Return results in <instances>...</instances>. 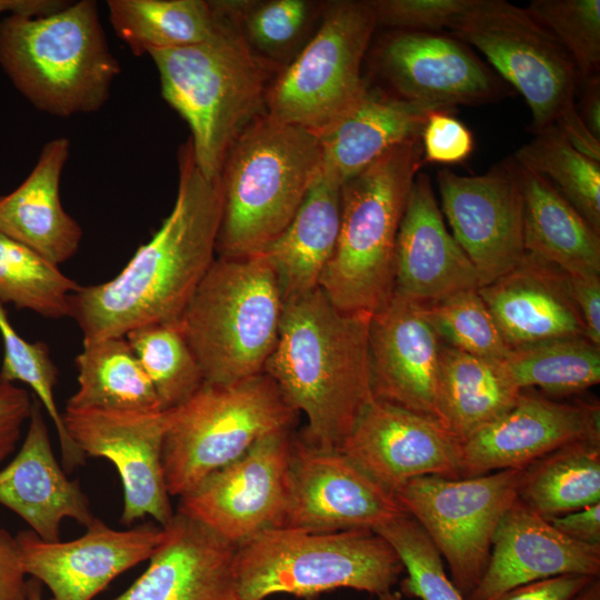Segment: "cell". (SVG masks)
Listing matches in <instances>:
<instances>
[{
	"mask_svg": "<svg viewBox=\"0 0 600 600\" xmlns=\"http://www.w3.org/2000/svg\"><path fill=\"white\" fill-rule=\"evenodd\" d=\"M178 160L177 198L159 230L113 279L80 287L71 296L70 318L82 332V343L179 320L214 261L222 214L220 176L202 174L189 140Z\"/></svg>",
	"mask_w": 600,
	"mask_h": 600,
	"instance_id": "6da1fadb",
	"label": "cell"
},
{
	"mask_svg": "<svg viewBox=\"0 0 600 600\" xmlns=\"http://www.w3.org/2000/svg\"><path fill=\"white\" fill-rule=\"evenodd\" d=\"M370 318L339 310L319 287L283 302L263 372L284 401L306 416L300 439L313 448L339 450L374 398Z\"/></svg>",
	"mask_w": 600,
	"mask_h": 600,
	"instance_id": "7a4b0ae2",
	"label": "cell"
},
{
	"mask_svg": "<svg viewBox=\"0 0 600 600\" xmlns=\"http://www.w3.org/2000/svg\"><path fill=\"white\" fill-rule=\"evenodd\" d=\"M211 4L218 24L208 40L148 54L161 94L188 123L196 163L209 179L220 176L234 140L266 112L272 71L246 40L238 19L219 1Z\"/></svg>",
	"mask_w": 600,
	"mask_h": 600,
	"instance_id": "3957f363",
	"label": "cell"
},
{
	"mask_svg": "<svg viewBox=\"0 0 600 600\" xmlns=\"http://www.w3.org/2000/svg\"><path fill=\"white\" fill-rule=\"evenodd\" d=\"M0 67L37 110L61 118L92 113L120 74L93 0L0 21Z\"/></svg>",
	"mask_w": 600,
	"mask_h": 600,
	"instance_id": "277c9868",
	"label": "cell"
},
{
	"mask_svg": "<svg viewBox=\"0 0 600 600\" xmlns=\"http://www.w3.org/2000/svg\"><path fill=\"white\" fill-rule=\"evenodd\" d=\"M321 170L316 134L267 112L257 117L230 147L220 172L219 256L266 249L289 224Z\"/></svg>",
	"mask_w": 600,
	"mask_h": 600,
	"instance_id": "5b68a950",
	"label": "cell"
},
{
	"mask_svg": "<svg viewBox=\"0 0 600 600\" xmlns=\"http://www.w3.org/2000/svg\"><path fill=\"white\" fill-rule=\"evenodd\" d=\"M422 164L419 137L341 186L339 237L319 282L339 310L372 316L393 294L397 237Z\"/></svg>",
	"mask_w": 600,
	"mask_h": 600,
	"instance_id": "8992f818",
	"label": "cell"
},
{
	"mask_svg": "<svg viewBox=\"0 0 600 600\" xmlns=\"http://www.w3.org/2000/svg\"><path fill=\"white\" fill-rule=\"evenodd\" d=\"M282 309L277 273L263 253L216 258L178 320L204 382L263 373Z\"/></svg>",
	"mask_w": 600,
	"mask_h": 600,
	"instance_id": "52a82bcc",
	"label": "cell"
},
{
	"mask_svg": "<svg viewBox=\"0 0 600 600\" xmlns=\"http://www.w3.org/2000/svg\"><path fill=\"white\" fill-rule=\"evenodd\" d=\"M404 572L394 549L371 529L308 532L263 530L236 548L233 573L239 600L274 594L312 599L336 589L380 596Z\"/></svg>",
	"mask_w": 600,
	"mask_h": 600,
	"instance_id": "ba28073f",
	"label": "cell"
},
{
	"mask_svg": "<svg viewBox=\"0 0 600 600\" xmlns=\"http://www.w3.org/2000/svg\"><path fill=\"white\" fill-rule=\"evenodd\" d=\"M450 34L477 49L531 112L533 134L557 126L570 143L600 161V140L577 112L581 76L568 52L524 8L504 0H474Z\"/></svg>",
	"mask_w": 600,
	"mask_h": 600,
	"instance_id": "9c48e42d",
	"label": "cell"
},
{
	"mask_svg": "<svg viewBox=\"0 0 600 600\" xmlns=\"http://www.w3.org/2000/svg\"><path fill=\"white\" fill-rule=\"evenodd\" d=\"M296 417L264 372L230 384L204 382L167 410L162 466L169 494H187L261 438L291 430Z\"/></svg>",
	"mask_w": 600,
	"mask_h": 600,
	"instance_id": "30bf717a",
	"label": "cell"
},
{
	"mask_svg": "<svg viewBox=\"0 0 600 600\" xmlns=\"http://www.w3.org/2000/svg\"><path fill=\"white\" fill-rule=\"evenodd\" d=\"M376 29L369 1L327 4L317 31L271 80L266 112L318 138L326 133L368 90L361 69Z\"/></svg>",
	"mask_w": 600,
	"mask_h": 600,
	"instance_id": "8fae6325",
	"label": "cell"
},
{
	"mask_svg": "<svg viewBox=\"0 0 600 600\" xmlns=\"http://www.w3.org/2000/svg\"><path fill=\"white\" fill-rule=\"evenodd\" d=\"M522 473L506 469L470 478L424 476L393 494L428 534L466 598L488 567L496 530L518 499Z\"/></svg>",
	"mask_w": 600,
	"mask_h": 600,
	"instance_id": "7c38bea8",
	"label": "cell"
},
{
	"mask_svg": "<svg viewBox=\"0 0 600 600\" xmlns=\"http://www.w3.org/2000/svg\"><path fill=\"white\" fill-rule=\"evenodd\" d=\"M387 92L413 103L454 110L494 103L514 90L466 42L450 33L392 30L369 48Z\"/></svg>",
	"mask_w": 600,
	"mask_h": 600,
	"instance_id": "4fadbf2b",
	"label": "cell"
},
{
	"mask_svg": "<svg viewBox=\"0 0 600 600\" xmlns=\"http://www.w3.org/2000/svg\"><path fill=\"white\" fill-rule=\"evenodd\" d=\"M408 514L339 450L292 438L287 500L279 528L308 532L374 530Z\"/></svg>",
	"mask_w": 600,
	"mask_h": 600,
	"instance_id": "5bb4252c",
	"label": "cell"
},
{
	"mask_svg": "<svg viewBox=\"0 0 600 600\" xmlns=\"http://www.w3.org/2000/svg\"><path fill=\"white\" fill-rule=\"evenodd\" d=\"M437 184L441 212L476 268L480 287L512 270L526 254L522 194L513 158L480 176H460L441 168Z\"/></svg>",
	"mask_w": 600,
	"mask_h": 600,
	"instance_id": "9a60e30c",
	"label": "cell"
},
{
	"mask_svg": "<svg viewBox=\"0 0 600 600\" xmlns=\"http://www.w3.org/2000/svg\"><path fill=\"white\" fill-rule=\"evenodd\" d=\"M291 430L268 434L179 499V511L238 546L279 528L283 516Z\"/></svg>",
	"mask_w": 600,
	"mask_h": 600,
	"instance_id": "2e32d148",
	"label": "cell"
},
{
	"mask_svg": "<svg viewBox=\"0 0 600 600\" xmlns=\"http://www.w3.org/2000/svg\"><path fill=\"white\" fill-rule=\"evenodd\" d=\"M68 434L89 457L113 463L123 488L121 523L151 517L166 527L173 518L163 466L167 410L70 409L62 413Z\"/></svg>",
	"mask_w": 600,
	"mask_h": 600,
	"instance_id": "e0dca14e",
	"label": "cell"
},
{
	"mask_svg": "<svg viewBox=\"0 0 600 600\" xmlns=\"http://www.w3.org/2000/svg\"><path fill=\"white\" fill-rule=\"evenodd\" d=\"M81 537L46 541L31 530L17 533L27 576L48 587L50 600H92L114 578L149 560L164 538V528L146 522L117 530L96 518Z\"/></svg>",
	"mask_w": 600,
	"mask_h": 600,
	"instance_id": "ac0fdd59",
	"label": "cell"
},
{
	"mask_svg": "<svg viewBox=\"0 0 600 600\" xmlns=\"http://www.w3.org/2000/svg\"><path fill=\"white\" fill-rule=\"evenodd\" d=\"M339 451L394 494L408 481L460 477V443L436 420L373 398Z\"/></svg>",
	"mask_w": 600,
	"mask_h": 600,
	"instance_id": "d6986e66",
	"label": "cell"
},
{
	"mask_svg": "<svg viewBox=\"0 0 600 600\" xmlns=\"http://www.w3.org/2000/svg\"><path fill=\"white\" fill-rule=\"evenodd\" d=\"M584 439H600L598 402H561L522 390L507 412L460 444V477L524 469Z\"/></svg>",
	"mask_w": 600,
	"mask_h": 600,
	"instance_id": "ffe728a7",
	"label": "cell"
},
{
	"mask_svg": "<svg viewBox=\"0 0 600 600\" xmlns=\"http://www.w3.org/2000/svg\"><path fill=\"white\" fill-rule=\"evenodd\" d=\"M442 346L421 303L393 292L370 318L374 398L439 422Z\"/></svg>",
	"mask_w": 600,
	"mask_h": 600,
	"instance_id": "44dd1931",
	"label": "cell"
},
{
	"mask_svg": "<svg viewBox=\"0 0 600 600\" xmlns=\"http://www.w3.org/2000/svg\"><path fill=\"white\" fill-rule=\"evenodd\" d=\"M561 574L600 577V544L576 541L517 499L502 517L488 567L467 600L504 592Z\"/></svg>",
	"mask_w": 600,
	"mask_h": 600,
	"instance_id": "7402d4cb",
	"label": "cell"
},
{
	"mask_svg": "<svg viewBox=\"0 0 600 600\" xmlns=\"http://www.w3.org/2000/svg\"><path fill=\"white\" fill-rule=\"evenodd\" d=\"M147 570L112 600H239L237 546L177 510Z\"/></svg>",
	"mask_w": 600,
	"mask_h": 600,
	"instance_id": "603a6c76",
	"label": "cell"
},
{
	"mask_svg": "<svg viewBox=\"0 0 600 600\" xmlns=\"http://www.w3.org/2000/svg\"><path fill=\"white\" fill-rule=\"evenodd\" d=\"M478 288V272L448 231L429 174L419 171L397 237L394 292L427 304Z\"/></svg>",
	"mask_w": 600,
	"mask_h": 600,
	"instance_id": "cb8c5ba5",
	"label": "cell"
},
{
	"mask_svg": "<svg viewBox=\"0 0 600 600\" xmlns=\"http://www.w3.org/2000/svg\"><path fill=\"white\" fill-rule=\"evenodd\" d=\"M0 504L23 519L46 541L60 540V526L70 518L86 528L96 519L77 480H70L53 453L42 406L32 397L22 446L0 469Z\"/></svg>",
	"mask_w": 600,
	"mask_h": 600,
	"instance_id": "d4e9b609",
	"label": "cell"
},
{
	"mask_svg": "<svg viewBox=\"0 0 600 600\" xmlns=\"http://www.w3.org/2000/svg\"><path fill=\"white\" fill-rule=\"evenodd\" d=\"M567 277L557 266L526 252L508 273L478 288L510 349L586 338Z\"/></svg>",
	"mask_w": 600,
	"mask_h": 600,
	"instance_id": "484cf974",
	"label": "cell"
},
{
	"mask_svg": "<svg viewBox=\"0 0 600 600\" xmlns=\"http://www.w3.org/2000/svg\"><path fill=\"white\" fill-rule=\"evenodd\" d=\"M69 154L68 138L48 141L22 183L0 197V232L58 267L77 253L82 238L81 227L60 198Z\"/></svg>",
	"mask_w": 600,
	"mask_h": 600,
	"instance_id": "4316f807",
	"label": "cell"
},
{
	"mask_svg": "<svg viewBox=\"0 0 600 600\" xmlns=\"http://www.w3.org/2000/svg\"><path fill=\"white\" fill-rule=\"evenodd\" d=\"M440 109L369 86L359 103L319 137L321 174L342 186L393 147L419 138L428 114Z\"/></svg>",
	"mask_w": 600,
	"mask_h": 600,
	"instance_id": "83f0119b",
	"label": "cell"
},
{
	"mask_svg": "<svg viewBox=\"0 0 600 600\" xmlns=\"http://www.w3.org/2000/svg\"><path fill=\"white\" fill-rule=\"evenodd\" d=\"M340 221L341 184L320 174L286 229L261 251L277 273L283 302L319 287Z\"/></svg>",
	"mask_w": 600,
	"mask_h": 600,
	"instance_id": "f1b7e54d",
	"label": "cell"
},
{
	"mask_svg": "<svg viewBox=\"0 0 600 600\" xmlns=\"http://www.w3.org/2000/svg\"><path fill=\"white\" fill-rule=\"evenodd\" d=\"M516 164L526 252L571 276L600 277V234L544 178Z\"/></svg>",
	"mask_w": 600,
	"mask_h": 600,
	"instance_id": "f546056e",
	"label": "cell"
},
{
	"mask_svg": "<svg viewBox=\"0 0 600 600\" xmlns=\"http://www.w3.org/2000/svg\"><path fill=\"white\" fill-rule=\"evenodd\" d=\"M521 391L500 361L443 343L439 422L460 444L507 412Z\"/></svg>",
	"mask_w": 600,
	"mask_h": 600,
	"instance_id": "4dcf8cb0",
	"label": "cell"
},
{
	"mask_svg": "<svg viewBox=\"0 0 600 600\" xmlns=\"http://www.w3.org/2000/svg\"><path fill=\"white\" fill-rule=\"evenodd\" d=\"M78 390L66 408L163 410L157 392L124 337L83 343L76 358Z\"/></svg>",
	"mask_w": 600,
	"mask_h": 600,
	"instance_id": "1f68e13d",
	"label": "cell"
},
{
	"mask_svg": "<svg viewBox=\"0 0 600 600\" xmlns=\"http://www.w3.org/2000/svg\"><path fill=\"white\" fill-rule=\"evenodd\" d=\"M107 8L114 33L136 57L201 43L218 24L204 0H108Z\"/></svg>",
	"mask_w": 600,
	"mask_h": 600,
	"instance_id": "d6a6232c",
	"label": "cell"
},
{
	"mask_svg": "<svg viewBox=\"0 0 600 600\" xmlns=\"http://www.w3.org/2000/svg\"><path fill=\"white\" fill-rule=\"evenodd\" d=\"M518 499L547 521L600 502V439L568 443L524 468Z\"/></svg>",
	"mask_w": 600,
	"mask_h": 600,
	"instance_id": "836d02e7",
	"label": "cell"
},
{
	"mask_svg": "<svg viewBox=\"0 0 600 600\" xmlns=\"http://www.w3.org/2000/svg\"><path fill=\"white\" fill-rule=\"evenodd\" d=\"M520 389L549 396L580 393L600 381V347L587 338H562L511 348L500 361Z\"/></svg>",
	"mask_w": 600,
	"mask_h": 600,
	"instance_id": "e575fe53",
	"label": "cell"
},
{
	"mask_svg": "<svg viewBox=\"0 0 600 600\" xmlns=\"http://www.w3.org/2000/svg\"><path fill=\"white\" fill-rule=\"evenodd\" d=\"M512 158L544 178L600 234V161L574 148L554 124L536 133Z\"/></svg>",
	"mask_w": 600,
	"mask_h": 600,
	"instance_id": "d590c367",
	"label": "cell"
},
{
	"mask_svg": "<svg viewBox=\"0 0 600 600\" xmlns=\"http://www.w3.org/2000/svg\"><path fill=\"white\" fill-rule=\"evenodd\" d=\"M80 286L31 249L0 232V302L44 318H70Z\"/></svg>",
	"mask_w": 600,
	"mask_h": 600,
	"instance_id": "8d00e7d4",
	"label": "cell"
},
{
	"mask_svg": "<svg viewBox=\"0 0 600 600\" xmlns=\"http://www.w3.org/2000/svg\"><path fill=\"white\" fill-rule=\"evenodd\" d=\"M124 338L149 377L163 410L183 403L204 383L178 320L144 324L130 330Z\"/></svg>",
	"mask_w": 600,
	"mask_h": 600,
	"instance_id": "74e56055",
	"label": "cell"
},
{
	"mask_svg": "<svg viewBox=\"0 0 600 600\" xmlns=\"http://www.w3.org/2000/svg\"><path fill=\"white\" fill-rule=\"evenodd\" d=\"M0 336L3 343V359L0 379L8 383L14 381L29 386L34 398L46 409L59 437L62 467L71 472L86 462V454L72 441L54 401V387L58 369L44 342H30L20 337L11 324L3 304L0 302Z\"/></svg>",
	"mask_w": 600,
	"mask_h": 600,
	"instance_id": "f35d334b",
	"label": "cell"
},
{
	"mask_svg": "<svg viewBox=\"0 0 600 600\" xmlns=\"http://www.w3.org/2000/svg\"><path fill=\"white\" fill-rule=\"evenodd\" d=\"M421 306L444 344L494 361H502L510 351L478 289Z\"/></svg>",
	"mask_w": 600,
	"mask_h": 600,
	"instance_id": "ab89813d",
	"label": "cell"
},
{
	"mask_svg": "<svg viewBox=\"0 0 600 600\" xmlns=\"http://www.w3.org/2000/svg\"><path fill=\"white\" fill-rule=\"evenodd\" d=\"M394 549L407 576L400 594L419 600H467L447 576L443 559L422 527L409 514L374 529Z\"/></svg>",
	"mask_w": 600,
	"mask_h": 600,
	"instance_id": "60d3db41",
	"label": "cell"
},
{
	"mask_svg": "<svg viewBox=\"0 0 600 600\" xmlns=\"http://www.w3.org/2000/svg\"><path fill=\"white\" fill-rule=\"evenodd\" d=\"M524 9L568 52L581 79L599 74L600 0H532Z\"/></svg>",
	"mask_w": 600,
	"mask_h": 600,
	"instance_id": "b9f144b4",
	"label": "cell"
},
{
	"mask_svg": "<svg viewBox=\"0 0 600 600\" xmlns=\"http://www.w3.org/2000/svg\"><path fill=\"white\" fill-rule=\"evenodd\" d=\"M313 13L306 0L247 1L238 21L252 50L272 64L298 44Z\"/></svg>",
	"mask_w": 600,
	"mask_h": 600,
	"instance_id": "7bdbcfd3",
	"label": "cell"
},
{
	"mask_svg": "<svg viewBox=\"0 0 600 600\" xmlns=\"http://www.w3.org/2000/svg\"><path fill=\"white\" fill-rule=\"evenodd\" d=\"M377 21L393 30L441 32L450 29L474 0H371Z\"/></svg>",
	"mask_w": 600,
	"mask_h": 600,
	"instance_id": "ee69618b",
	"label": "cell"
},
{
	"mask_svg": "<svg viewBox=\"0 0 600 600\" xmlns=\"http://www.w3.org/2000/svg\"><path fill=\"white\" fill-rule=\"evenodd\" d=\"M422 163L452 166L466 161L474 149L471 130L453 110L430 112L420 133Z\"/></svg>",
	"mask_w": 600,
	"mask_h": 600,
	"instance_id": "f6af8a7d",
	"label": "cell"
},
{
	"mask_svg": "<svg viewBox=\"0 0 600 600\" xmlns=\"http://www.w3.org/2000/svg\"><path fill=\"white\" fill-rule=\"evenodd\" d=\"M31 407L27 390L4 381L0 384V463L16 449Z\"/></svg>",
	"mask_w": 600,
	"mask_h": 600,
	"instance_id": "bcb514c9",
	"label": "cell"
},
{
	"mask_svg": "<svg viewBox=\"0 0 600 600\" xmlns=\"http://www.w3.org/2000/svg\"><path fill=\"white\" fill-rule=\"evenodd\" d=\"M584 574H561L516 587L494 600H574L594 579Z\"/></svg>",
	"mask_w": 600,
	"mask_h": 600,
	"instance_id": "7dc6e473",
	"label": "cell"
},
{
	"mask_svg": "<svg viewBox=\"0 0 600 600\" xmlns=\"http://www.w3.org/2000/svg\"><path fill=\"white\" fill-rule=\"evenodd\" d=\"M567 279L569 291L584 326L586 338L600 347V277L568 274Z\"/></svg>",
	"mask_w": 600,
	"mask_h": 600,
	"instance_id": "c3c4849f",
	"label": "cell"
},
{
	"mask_svg": "<svg viewBox=\"0 0 600 600\" xmlns=\"http://www.w3.org/2000/svg\"><path fill=\"white\" fill-rule=\"evenodd\" d=\"M16 537L0 528V600H28V579Z\"/></svg>",
	"mask_w": 600,
	"mask_h": 600,
	"instance_id": "681fc988",
	"label": "cell"
},
{
	"mask_svg": "<svg viewBox=\"0 0 600 600\" xmlns=\"http://www.w3.org/2000/svg\"><path fill=\"white\" fill-rule=\"evenodd\" d=\"M564 536L588 544H600V502L549 521Z\"/></svg>",
	"mask_w": 600,
	"mask_h": 600,
	"instance_id": "f907efd6",
	"label": "cell"
},
{
	"mask_svg": "<svg viewBox=\"0 0 600 600\" xmlns=\"http://www.w3.org/2000/svg\"><path fill=\"white\" fill-rule=\"evenodd\" d=\"M578 91L577 112L587 130L600 140V77L599 74L581 79Z\"/></svg>",
	"mask_w": 600,
	"mask_h": 600,
	"instance_id": "816d5d0a",
	"label": "cell"
},
{
	"mask_svg": "<svg viewBox=\"0 0 600 600\" xmlns=\"http://www.w3.org/2000/svg\"><path fill=\"white\" fill-rule=\"evenodd\" d=\"M61 6V0H0V13L44 14Z\"/></svg>",
	"mask_w": 600,
	"mask_h": 600,
	"instance_id": "f5cc1de1",
	"label": "cell"
},
{
	"mask_svg": "<svg viewBox=\"0 0 600 600\" xmlns=\"http://www.w3.org/2000/svg\"><path fill=\"white\" fill-rule=\"evenodd\" d=\"M574 600H600V579L594 578Z\"/></svg>",
	"mask_w": 600,
	"mask_h": 600,
	"instance_id": "db71d44e",
	"label": "cell"
},
{
	"mask_svg": "<svg viewBox=\"0 0 600 600\" xmlns=\"http://www.w3.org/2000/svg\"><path fill=\"white\" fill-rule=\"evenodd\" d=\"M28 600H43L42 584L34 578L28 579Z\"/></svg>",
	"mask_w": 600,
	"mask_h": 600,
	"instance_id": "11a10c76",
	"label": "cell"
},
{
	"mask_svg": "<svg viewBox=\"0 0 600 600\" xmlns=\"http://www.w3.org/2000/svg\"><path fill=\"white\" fill-rule=\"evenodd\" d=\"M378 600H402V596L399 592L391 590L378 596Z\"/></svg>",
	"mask_w": 600,
	"mask_h": 600,
	"instance_id": "9f6ffc18",
	"label": "cell"
},
{
	"mask_svg": "<svg viewBox=\"0 0 600 600\" xmlns=\"http://www.w3.org/2000/svg\"><path fill=\"white\" fill-rule=\"evenodd\" d=\"M3 381L0 379V384L2 383Z\"/></svg>",
	"mask_w": 600,
	"mask_h": 600,
	"instance_id": "6f0895ef",
	"label": "cell"
}]
</instances>
